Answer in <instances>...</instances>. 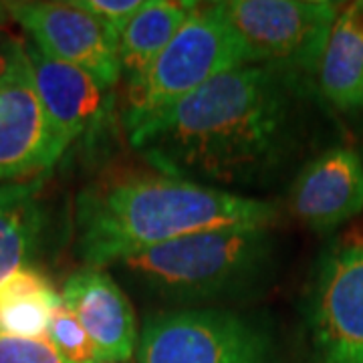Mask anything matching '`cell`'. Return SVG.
I'll return each mask as SVG.
<instances>
[{
	"label": "cell",
	"mask_w": 363,
	"mask_h": 363,
	"mask_svg": "<svg viewBox=\"0 0 363 363\" xmlns=\"http://www.w3.org/2000/svg\"><path fill=\"white\" fill-rule=\"evenodd\" d=\"M279 208L168 174L91 184L75 202V247L85 267L119 260L204 230L272 226Z\"/></svg>",
	"instance_id": "obj_2"
},
{
	"label": "cell",
	"mask_w": 363,
	"mask_h": 363,
	"mask_svg": "<svg viewBox=\"0 0 363 363\" xmlns=\"http://www.w3.org/2000/svg\"><path fill=\"white\" fill-rule=\"evenodd\" d=\"M63 154L26 59L25 65L0 85V186L45 176Z\"/></svg>",
	"instance_id": "obj_9"
},
{
	"label": "cell",
	"mask_w": 363,
	"mask_h": 363,
	"mask_svg": "<svg viewBox=\"0 0 363 363\" xmlns=\"http://www.w3.org/2000/svg\"><path fill=\"white\" fill-rule=\"evenodd\" d=\"M9 21H13L11 11H9V4H6V2H0V28H4V25H6Z\"/></svg>",
	"instance_id": "obj_21"
},
{
	"label": "cell",
	"mask_w": 363,
	"mask_h": 363,
	"mask_svg": "<svg viewBox=\"0 0 363 363\" xmlns=\"http://www.w3.org/2000/svg\"><path fill=\"white\" fill-rule=\"evenodd\" d=\"M45 176L0 186V283L26 267L45 230L40 188Z\"/></svg>",
	"instance_id": "obj_14"
},
{
	"label": "cell",
	"mask_w": 363,
	"mask_h": 363,
	"mask_svg": "<svg viewBox=\"0 0 363 363\" xmlns=\"http://www.w3.org/2000/svg\"><path fill=\"white\" fill-rule=\"evenodd\" d=\"M198 2L145 0L119 37V61L128 79L142 73L186 25Z\"/></svg>",
	"instance_id": "obj_16"
},
{
	"label": "cell",
	"mask_w": 363,
	"mask_h": 363,
	"mask_svg": "<svg viewBox=\"0 0 363 363\" xmlns=\"http://www.w3.org/2000/svg\"><path fill=\"white\" fill-rule=\"evenodd\" d=\"M95 363H107V362H95Z\"/></svg>",
	"instance_id": "obj_22"
},
{
	"label": "cell",
	"mask_w": 363,
	"mask_h": 363,
	"mask_svg": "<svg viewBox=\"0 0 363 363\" xmlns=\"http://www.w3.org/2000/svg\"><path fill=\"white\" fill-rule=\"evenodd\" d=\"M79 9L93 14L101 25L107 28V33L117 40L130 25V21L140 13L145 4V0H73Z\"/></svg>",
	"instance_id": "obj_18"
},
{
	"label": "cell",
	"mask_w": 363,
	"mask_h": 363,
	"mask_svg": "<svg viewBox=\"0 0 363 363\" xmlns=\"http://www.w3.org/2000/svg\"><path fill=\"white\" fill-rule=\"evenodd\" d=\"M26 43L0 28V85H4L26 63Z\"/></svg>",
	"instance_id": "obj_20"
},
{
	"label": "cell",
	"mask_w": 363,
	"mask_h": 363,
	"mask_svg": "<svg viewBox=\"0 0 363 363\" xmlns=\"http://www.w3.org/2000/svg\"><path fill=\"white\" fill-rule=\"evenodd\" d=\"M274 250L271 226L218 228L160 245L116 267L145 293L198 309L257 293L271 279Z\"/></svg>",
	"instance_id": "obj_3"
},
{
	"label": "cell",
	"mask_w": 363,
	"mask_h": 363,
	"mask_svg": "<svg viewBox=\"0 0 363 363\" xmlns=\"http://www.w3.org/2000/svg\"><path fill=\"white\" fill-rule=\"evenodd\" d=\"M255 63L257 55L230 25L220 2L196 4L168 47L142 73L128 79L125 130L131 133L142 128L222 73Z\"/></svg>",
	"instance_id": "obj_4"
},
{
	"label": "cell",
	"mask_w": 363,
	"mask_h": 363,
	"mask_svg": "<svg viewBox=\"0 0 363 363\" xmlns=\"http://www.w3.org/2000/svg\"><path fill=\"white\" fill-rule=\"evenodd\" d=\"M61 298L89 335L97 362L133 359L140 343L135 311L109 272L95 267L73 272L63 285Z\"/></svg>",
	"instance_id": "obj_11"
},
{
	"label": "cell",
	"mask_w": 363,
	"mask_h": 363,
	"mask_svg": "<svg viewBox=\"0 0 363 363\" xmlns=\"http://www.w3.org/2000/svg\"><path fill=\"white\" fill-rule=\"evenodd\" d=\"M303 77L255 63L222 73L130 133L143 160L174 178L255 188L283 168L297 142Z\"/></svg>",
	"instance_id": "obj_1"
},
{
	"label": "cell",
	"mask_w": 363,
	"mask_h": 363,
	"mask_svg": "<svg viewBox=\"0 0 363 363\" xmlns=\"http://www.w3.org/2000/svg\"><path fill=\"white\" fill-rule=\"evenodd\" d=\"M138 363H279L271 331L220 307L174 309L145 319Z\"/></svg>",
	"instance_id": "obj_5"
},
{
	"label": "cell",
	"mask_w": 363,
	"mask_h": 363,
	"mask_svg": "<svg viewBox=\"0 0 363 363\" xmlns=\"http://www.w3.org/2000/svg\"><path fill=\"white\" fill-rule=\"evenodd\" d=\"M220 9L259 63L311 77L319 69L341 4L329 0H226Z\"/></svg>",
	"instance_id": "obj_6"
},
{
	"label": "cell",
	"mask_w": 363,
	"mask_h": 363,
	"mask_svg": "<svg viewBox=\"0 0 363 363\" xmlns=\"http://www.w3.org/2000/svg\"><path fill=\"white\" fill-rule=\"evenodd\" d=\"M30 73L40 105L61 150L97 130L105 116V87L83 69L51 59L26 43Z\"/></svg>",
	"instance_id": "obj_12"
},
{
	"label": "cell",
	"mask_w": 363,
	"mask_h": 363,
	"mask_svg": "<svg viewBox=\"0 0 363 363\" xmlns=\"http://www.w3.org/2000/svg\"><path fill=\"white\" fill-rule=\"evenodd\" d=\"M47 339L59 351L67 362L71 363H95V350L89 335L81 327L77 317L69 311L65 303H61L51 315V323L47 331Z\"/></svg>",
	"instance_id": "obj_17"
},
{
	"label": "cell",
	"mask_w": 363,
	"mask_h": 363,
	"mask_svg": "<svg viewBox=\"0 0 363 363\" xmlns=\"http://www.w3.org/2000/svg\"><path fill=\"white\" fill-rule=\"evenodd\" d=\"M0 363H71L49 339H26L0 333Z\"/></svg>",
	"instance_id": "obj_19"
},
{
	"label": "cell",
	"mask_w": 363,
	"mask_h": 363,
	"mask_svg": "<svg viewBox=\"0 0 363 363\" xmlns=\"http://www.w3.org/2000/svg\"><path fill=\"white\" fill-rule=\"evenodd\" d=\"M14 23L25 28L43 55L89 73L105 89L123 75L119 45L93 14L75 2H6Z\"/></svg>",
	"instance_id": "obj_8"
},
{
	"label": "cell",
	"mask_w": 363,
	"mask_h": 363,
	"mask_svg": "<svg viewBox=\"0 0 363 363\" xmlns=\"http://www.w3.org/2000/svg\"><path fill=\"white\" fill-rule=\"evenodd\" d=\"M63 303L49 277L37 267H21L0 283V333L47 339L52 311Z\"/></svg>",
	"instance_id": "obj_15"
},
{
	"label": "cell",
	"mask_w": 363,
	"mask_h": 363,
	"mask_svg": "<svg viewBox=\"0 0 363 363\" xmlns=\"http://www.w3.org/2000/svg\"><path fill=\"white\" fill-rule=\"evenodd\" d=\"M319 89L341 113L363 109V2L341 9L317 69Z\"/></svg>",
	"instance_id": "obj_13"
},
{
	"label": "cell",
	"mask_w": 363,
	"mask_h": 363,
	"mask_svg": "<svg viewBox=\"0 0 363 363\" xmlns=\"http://www.w3.org/2000/svg\"><path fill=\"white\" fill-rule=\"evenodd\" d=\"M289 210L313 230H333L363 212V160L350 147H331L307 162L291 184Z\"/></svg>",
	"instance_id": "obj_10"
},
{
	"label": "cell",
	"mask_w": 363,
	"mask_h": 363,
	"mask_svg": "<svg viewBox=\"0 0 363 363\" xmlns=\"http://www.w3.org/2000/svg\"><path fill=\"white\" fill-rule=\"evenodd\" d=\"M303 315L313 363H363L362 242H337L321 255Z\"/></svg>",
	"instance_id": "obj_7"
}]
</instances>
